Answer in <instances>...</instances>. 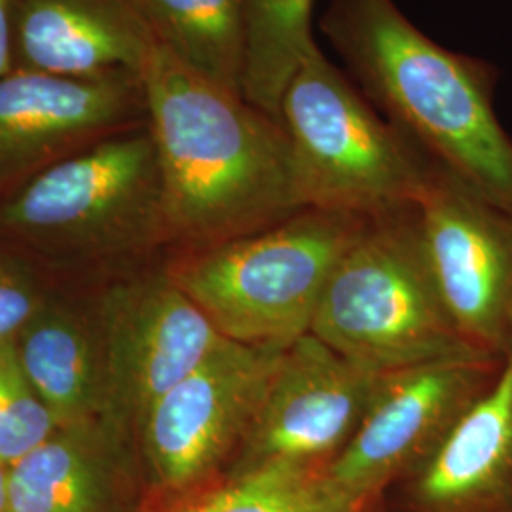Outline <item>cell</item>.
I'll use <instances>...</instances> for the list:
<instances>
[{
	"label": "cell",
	"mask_w": 512,
	"mask_h": 512,
	"mask_svg": "<svg viewBox=\"0 0 512 512\" xmlns=\"http://www.w3.org/2000/svg\"><path fill=\"white\" fill-rule=\"evenodd\" d=\"M143 80L167 245L202 249L308 209L275 116L192 73L160 46Z\"/></svg>",
	"instance_id": "6da1fadb"
},
{
	"label": "cell",
	"mask_w": 512,
	"mask_h": 512,
	"mask_svg": "<svg viewBox=\"0 0 512 512\" xmlns=\"http://www.w3.org/2000/svg\"><path fill=\"white\" fill-rule=\"evenodd\" d=\"M321 29L385 120L512 215V141L495 114L490 65L440 46L395 0H330Z\"/></svg>",
	"instance_id": "7a4b0ae2"
},
{
	"label": "cell",
	"mask_w": 512,
	"mask_h": 512,
	"mask_svg": "<svg viewBox=\"0 0 512 512\" xmlns=\"http://www.w3.org/2000/svg\"><path fill=\"white\" fill-rule=\"evenodd\" d=\"M365 220L308 207L255 234L179 251L165 270L224 338L287 349L310 334L330 275Z\"/></svg>",
	"instance_id": "3957f363"
},
{
	"label": "cell",
	"mask_w": 512,
	"mask_h": 512,
	"mask_svg": "<svg viewBox=\"0 0 512 512\" xmlns=\"http://www.w3.org/2000/svg\"><path fill=\"white\" fill-rule=\"evenodd\" d=\"M277 120L304 207L370 219L420 202L431 162L317 42L285 86Z\"/></svg>",
	"instance_id": "277c9868"
},
{
	"label": "cell",
	"mask_w": 512,
	"mask_h": 512,
	"mask_svg": "<svg viewBox=\"0 0 512 512\" xmlns=\"http://www.w3.org/2000/svg\"><path fill=\"white\" fill-rule=\"evenodd\" d=\"M310 332L376 372L490 357L459 336L440 300L416 205L365 220L330 275Z\"/></svg>",
	"instance_id": "5b68a950"
},
{
	"label": "cell",
	"mask_w": 512,
	"mask_h": 512,
	"mask_svg": "<svg viewBox=\"0 0 512 512\" xmlns=\"http://www.w3.org/2000/svg\"><path fill=\"white\" fill-rule=\"evenodd\" d=\"M0 228L42 245H167L158 152L147 126L48 165L0 203Z\"/></svg>",
	"instance_id": "8992f818"
},
{
	"label": "cell",
	"mask_w": 512,
	"mask_h": 512,
	"mask_svg": "<svg viewBox=\"0 0 512 512\" xmlns=\"http://www.w3.org/2000/svg\"><path fill=\"white\" fill-rule=\"evenodd\" d=\"M281 353L226 338L152 406L137 440L143 512L171 511L230 478Z\"/></svg>",
	"instance_id": "52a82bcc"
},
{
	"label": "cell",
	"mask_w": 512,
	"mask_h": 512,
	"mask_svg": "<svg viewBox=\"0 0 512 512\" xmlns=\"http://www.w3.org/2000/svg\"><path fill=\"white\" fill-rule=\"evenodd\" d=\"M505 357H452L382 372L365 418L321 473L348 511L372 512L385 488L425 458L490 389Z\"/></svg>",
	"instance_id": "ba28073f"
},
{
	"label": "cell",
	"mask_w": 512,
	"mask_h": 512,
	"mask_svg": "<svg viewBox=\"0 0 512 512\" xmlns=\"http://www.w3.org/2000/svg\"><path fill=\"white\" fill-rule=\"evenodd\" d=\"M421 245L459 336L490 357L512 351V215L440 165L416 205Z\"/></svg>",
	"instance_id": "9c48e42d"
},
{
	"label": "cell",
	"mask_w": 512,
	"mask_h": 512,
	"mask_svg": "<svg viewBox=\"0 0 512 512\" xmlns=\"http://www.w3.org/2000/svg\"><path fill=\"white\" fill-rule=\"evenodd\" d=\"M224 340L165 268L118 289L107 311L99 427L139 448L152 406Z\"/></svg>",
	"instance_id": "30bf717a"
},
{
	"label": "cell",
	"mask_w": 512,
	"mask_h": 512,
	"mask_svg": "<svg viewBox=\"0 0 512 512\" xmlns=\"http://www.w3.org/2000/svg\"><path fill=\"white\" fill-rule=\"evenodd\" d=\"M382 372L313 334L283 349L230 478L260 469L323 473L357 433Z\"/></svg>",
	"instance_id": "8fae6325"
},
{
	"label": "cell",
	"mask_w": 512,
	"mask_h": 512,
	"mask_svg": "<svg viewBox=\"0 0 512 512\" xmlns=\"http://www.w3.org/2000/svg\"><path fill=\"white\" fill-rule=\"evenodd\" d=\"M147 124L143 76L73 78L14 69L0 76V188Z\"/></svg>",
	"instance_id": "7c38bea8"
},
{
	"label": "cell",
	"mask_w": 512,
	"mask_h": 512,
	"mask_svg": "<svg viewBox=\"0 0 512 512\" xmlns=\"http://www.w3.org/2000/svg\"><path fill=\"white\" fill-rule=\"evenodd\" d=\"M372 512H512V351L490 389Z\"/></svg>",
	"instance_id": "4fadbf2b"
},
{
	"label": "cell",
	"mask_w": 512,
	"mask_h": 512,
	"mask_svg": "<svg viewBox=\"0 0 512 512\" xmlns=\"http://www.w3.org/2000/svg\"><path fill=\"white\" fill-rule=\"evenodd\" d=\"M18 71L103 78L147 71L158 42L135 0H12Z\"/></svg>",
	"instance_id": "5bb4252c"
},
{
	"label": "cell",
	"mask_w": 512,
	"mask_h": 512,
	"mask_svg": "<svg viewBox=\"0 0 512 512\" xmlns=\"http://www.w3.org/2000/svg\"><path fill=\"white\" fill-rule=\"evenodd\" d=\"M139 448L99 423L57 429L8 467V512H143Z\"/></svg>",
	"instance_id": "9a60e30c"
},
{
	"label": "cell",
	"mask_w": 512,
	"mask_h": 512,
	"mask_svg": "<svg viewBox=\"0 0 512 512\" xmlns=\"http://www.w3.org/2000/svg\"><path fill=\"white\" fill-rule=\"evenodd\" d=\"M158 46L192 73L243 95L245 0H135Z\"/></svg>",
	"instance_id": "2e32d148"
},
{
	"label": "cell",
	"mask_w": 512,
	"mask_h": 512,
	"mask_svg": "<svg viewBox=\"0 0 512 512\" xmlns=\"http://www.w3.org/2000/svg\"><path fill=\"white\" fill-rule=\"evenodd\" d=\"M21 334V366L57 429L99 423L103 370L95 365L86 334L59 317L27 323Z\"/></svg>",
	"instance_id": "e0dca14e"
},
{
	"label": "cell",
	"mask_w": 512,
	"mask_h": 512,
	"mask_svg": "<svg viewBox=\"0 0 512 512\" xmlns=\"http://www.w3.org/2000/svg\"><path fill=\"white\" fill-rule=\"evenodd\" d=\"M315 0H245L247 63L243 97L277 118L279 99L317 42L311 31Z\"/></svg>",
	"instance_id": "ac0fdd59"
},
{
	"label": "cell",
	"mask_w": 512,
	"mask_h": 512,
	"mask_svg": "<svg viewBox=\"0 0 512 512\" xmlns=\"http://www.w3.org/2000/svg\"><path fill=\"white\" fill-rule=\"evenodd\" d=\"M167 512L351 511L329 494L321 473L277 467L228 478Z\"/></svg>",
	"instance_id": "d6986e66"
},
{
	"label": "cell",
	"mask_w": 512,
	"mask_h": 512,
	"mask_svg": "<svg viewBox=\"0 0 512 512\" xmlns=\"http://www.w3.org/2000/svg\"><path fill=\"white\" fill-rule=\"evenodd\" d=\"M57 431L29 382L14 338L0 340V465L10 467Z\"/></svg>",
	"instance_id": "ffe728a7"
},
{
	"label": "cell",
	"mask_w": 512,
	"mask_h": 512,
	"mask_svg": "<svg viewBox=\"0 0 512 512\" xmlns=\"http://www.w3.org/2000/svg\"><path fill=\"white\" fill-rule=\"evenodd\" d=\"M35 311L33 294L0 264V340L14 338Z\"/></svg>",
	"instance_id": "44dd1931"
},
{
	"label": "cell",
	"mask_w": 512,
	"mask_h": 512,
	"mask_svg": "<svg viewBox=\"0 0 512 512\" xmlns=\"http://www.w3.org/2000/svg\"><path fill=\"white\" fill-rule=\"evenodd\" d=\"M10 10L12 0H0V76L14 71L10 46Z\"/></svg>",
	"instance_id": "7402d4cb"
},
{
	"label": "cell",
	"mask_w": 512,
	"mask_h": 512,
	"mask_svg": "<svg viewBox=\"0 0 512 512\" xmlns=\"http://www.w3.org/2000/svg\"><path fill=\"white\" fill-rule=\"evenodd\" d=\"M0 512H8V467L0 465Z\"/></svg>",
	"instance_id": "603a6c76"
}]
</instances>
